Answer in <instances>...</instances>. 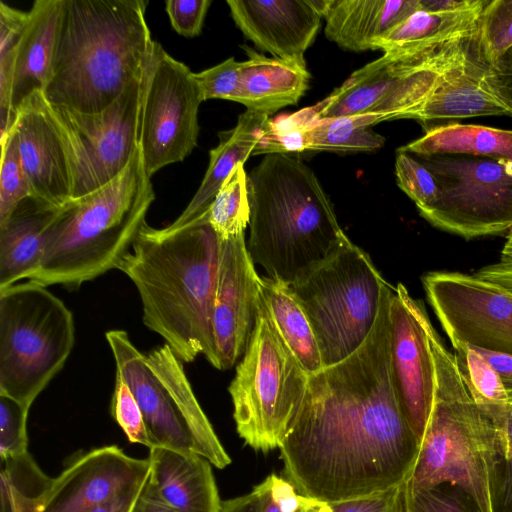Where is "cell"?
Wrapping results in <instances>:
<instances>
[{"label": "cell", "mask_w": 512, "mask_h": 512, "mask_svg": "<svg viewBox=\"0 0 512 512\" xmlns=\"http://www.w3.org/2000/svg\"><path fill=\"white\" fill-rule=\"evenodd\" d=\"M389 284L365 342L309 375L300 410L280 450L283 474L301 495L324 503L385 491L410 477L420 442L397 400L389 364Z\"/></svg>", "instance_id": "cell-1"}, {"label": "cell", "mask_w": 512, "mask_h": 512, "mask_svg": "<svg viewBox=\"0 0 512 512\" xmlns=\"http://www.w3.org/2000/svg\"><path fill=\"white\" fill-rule=\"evenodd\" d=\"M220 239L204 212L181 225L156 229L146 222L118 270L135 285L142 320L175 355L190 363L203 354L212 365V312Z\"/></svg>", "instance_id": "cell-2"}, {"label": "cell", "mask_w": 512, "mask_h": 512, "mask_svg": "<svg viewBox=\"0 0 512 512\" xmlns=\"http://www.w3.org/2000/svg\"><path fill=\"white\" fill-rule=\"evenodd\" d=\"M148 3L62 0L47 101L81 113L108 108L143 72L153 42Z\"/></svg>", "instance_id": "cell-3"}, {"label": "cell", "mask_w": 512, "mask_h": 512, "mask_svg": "<svg viewBox=\"0 0 512 512\" xmlns=\"http://www.w3.org/2000/svg\"><path fill=\"white\" fill-rule=\"evenodd\" d=\"M247 186V250L268 277L292 283L347 237L316 174L298 156L266 154Z\"/></svg>", "instance_id": "cell-4"}, {"label": "cell", "mask_w": 512, "mask_h": 512, "mask_svg": "<svg viewBox=\"0 0 512 512\" xmlns=\"http://www.w3.org/2000/svg\"><path fill=\"white\" fill-rule=\"evenodd\" d=\"M435 369L429 420L408 479L410 492L449 484L462 490L479 512H493V486L506 429L474 402L429 318L426 322Z\"/></svg>", "instance_id": "cell-5"}, {"label": "cell", "mask_w": 512, "mask_h": 512, "mask_svg": "<svg viewBox=\"0 0 512 512\" xmlns=\"http://www.w3.org/2000/svg\"><path fill=\"white\" fill-rule=\"evenodd\" d=\"M154 199L138 147L115 179L57 211L46 233L41 264L28 281L75 288L117 268Z\"/></svg>", "instance_id": "cell-6"}, {"label": "cell", "mask_w": 512, "mask_h": 512, "mask_svg": "<svg viewBox=\"0 0 512 512\" xmlns=\"http://www.w3.org/2000/svg\"><path fill=\"white\" fill-rule=\"evenodd\" d=\"M388 285L348 236L288 284L311 324L324 367L346 359L365 342Z\"/></svg>", "instance_id": "cell-7"}, {"label": "cell", "mask_w": 512, "mask_h": 512, "mask_svg": "<svg viewBox=\"0 0 512 512\" xmlns=\"http://www.w3.org/2000/svg\"><path fill=\"white\" fill-rule=\"evenodd\" d=\"M74 342L73 314L46 286L27 281L0 289V395L30 408Z\"/></svg>", "instance_id": "cell-8"}, {"label": "cell", "mask_w": 512, "mask_h": 512, "mask_svg": "<svg viewBox=\"0 0 512 512\" xmlns=\"http://www.w3.org/2000/svg\"><path fill=\"white\" fill-rule=\"evenodd\" d=\"M309 373L282 341L265 312L228 391L238 435L256 451L279 448L302 405Z\"/></svg>", "instance_id": "cell-9"}, {"label": "cell", "mask_w": 512, "mask_h": 512, "mask_svg": "<svg viewBox=\"0 0 512 512\" xmlns=\"http://www.w3.org/2000/svg\"><path fill=\"white\" fill-rule=\"evenodd\" d=\"M416 157L438 186L436 202L420 213L429 223L467 239L512 229V162L452 154Z\"/></svg>", "instance_id": "cell-10"}, {"label": "cell", "mask_w": 512, "mask_h": 512, "mask_svg": "<svg viewBox=\"0 0 512 512\" xmlns=\"http://www.w3.org/2000/svg\"><path fill=\"white\" fill-rule=\"evenodd\" d=\"M479 51L475 38L421 62L384 54L354 71L329 96L310 107L314 120L368 114L374 124L403 119L435 87L441 76Z\"/></svg>", "instance_id": "cell-11"}, {"label": "cell", "mask_w": 512, "mask_h": 512, "mask_svg": "<svg viewBox=\"0 0 512 512\" xmlns=\"http://www.w3.org/2000/svg\"><path fill=\"white\" fill-rule=\"evenodd\" d=\"M193 72L153 40L140 97L139 147L148 176L182 162L197 146L203 102Z\"/></svg>", "instance_id": "cell-12"}, {"label": "cell", "mask_w": 512, "mask_h": 512, "mask_svg": "<svg viewBox=\"0 0 512 512\" xmlns=\"http://www.w3.org/2000/svg\"><path fill=\"white\" fill-rule=\"evenodd\" d=\"M142 78L143 72L108 108L99 113H81L50 104L72 150V200L105 186L130 163L139 147Z\"/></svg>", "instance_id": "cell-13"}, {"label": "cell", "mask_w": 512, "mask_h": 512, "mask_svg": "<svg viewBox=\"0 0 512 512\" xmlns=\"http://www.w3.org/2000/svg\"><path fill=\"white\" fill-rule=\"evenodd\" d=\"M429 304L450 340L512 355V292L475 274L435 271L422 278Z\"/></svg>", "instance_id": "cell-14"}, {"label": "cell", "mask_w": 512, "mask_h": 512, "mask_svg": "<svg viewBox=\"0 0 512 512\" xmlns=\"http://www.w3.org/2000/svg\"><path fill=\"white\" fill-rule=\"evenodd\" d=\"M427 312L399 283L389 304V364L393 388L409 426L421 442L432 409L435 369Z\"/></svg>", "instance_id": "cell-15"}, {"label": "cell", "mask_w": 512, "mask_h": 512, "mask_svg": "<svg viewBox=\"0 0 512 512\" xmlns=\"http://www.w3.org/2000/svg\"><path fill=\"white\" fill-rule=\"evenodd\" d=\"M13 128L31 197L61 209L73 198L72 150L43 91L32 93L22 102Z\"/></svg>", "instance_id": "cell-16"}, {"label": "cell", "mask_w": 512, "mask_h": 512, "mask_svg": "<svg viewBox=\"0 0 512 512\" xmlns=\"http://www.w3.org/2000/svg\"><path fill=\"white\" fill-rule=\"evenodd\" d=\"M254 265L244 233L220 240L212 312V366L217 369L233 367L251 341L259 313L261 280Z\"/></svg>", "instance_id": "cell-17"}, {"label": "cell", "mask_w": 512, "mask_h": 512, "mask_svg": "<svg viewBox=\"0 0 512 512\" xmlns=\"http://www.w3.org/2000/svg\"><path fill=\"white\" fill-rule=\"evenodd\" d=\"M149 473L148 458L131 457L117 445L93 448L54 478L42 512H91Z\"/></svg>", "instance_id": "cell-18"}, {"label": "cell", "mask_w": 512, "mask_h": 512, "mask_svg": "<svg viewBox=\"0 0 512 512\" xmlns=\"http://www.w3.org/2000/svg\"><path fill=\"white\" fill-rule=\"evenodd\" d=\"M105 337L113 353L116 372L130 387L140 406L152 447L196 452L175 400L150 366L147 356L136 348L124 330H109Z\"/></svg>", "instance_id": "cell-19"}, {"label": "cell", "mask_w": 512, "mask_h": 512, "mask_svg": "<svg viewBox=\"0 0 512 512\" xmlns=\"http://www.w3.org/2000/svg\"><path fill=\"white\" fill-rule=\"evenodd\" d=\"M231 17L260 50L301 66L314 42L322 16L310 0H228Z\"/></svg>", "instance_id": "cell-20"}, {"label": "cell", "mask_w": 512, "mask_h": 512, "mask_svg": "<svg viewBox=\"0 0 512 512\" xmlns=\"http://www.w3.org/2000/svg\"><path fill=\"white\" fill-rule=\"evenodd\" d=\"M488 63L482 51L447 70L430 93L403 119L417 121L425 132L478 116H512L485 81Z\"/></svg>", "instance_id": "cell-21"}, {"label": "cell", "mask_w": 512, "mask_h": 512, "mask_svg": "<svg viewBox=\"0 0 512 512\" xmlns=\"http://www.w3.org/2000/svg\"><path fill=\"white\" fill-rule=\"evenodd\" d=\"M487 2L466 0L464 5L446 11L418 9L379 39L376 50L406 61L427 60L476 36Z\"/></svg>", "instance_id": "cell-22"}, {"label": "cell", "mask_w": 512, "mask_h": 512, "mask_svg": "<svg viewBox=\"0 0 512 512\" xmlns=\"http://www.w3.org/2000/svg\"><path fill=\"white\" fill-rule=\"evenodd\" d=\"M148 491L175 512H219L212 464L196 452L149 449Z\"/></svg>", "instance_id": "cell-23"}, {"label": "cell", "mask_w": 512, "mask_h": 512, "mask_svg": "<svg viewBox=\"0 0 512 512\" xmlns=\"http://www.w3.org/2000/svg\"><path fill=\"white\" fill-rule=\"evenodd\" d=\"M419 9V0H322L325 35L350 51L376 50V43Z\"/></svg>", "instance_id": "cell-24"}, {"label": "cell", "mask_w": 512, "mask_h": 512, "mask_svg": "<svg viewBox=\"0 0 512 512\" xmlns=\"http://www.w3.org/2000/svg\"><path fill=\"white\" fill-rule=\"evenodd\" d=\"M62 0H36L28 11L14 59L11 118L22 102L36 91H44L51 74Z\"/></svg>", "instance_id": "cell-25"}, {"label": "cell", "mask_w": 512, "mask_h": 512, "mask_svg": "<svg viewBox=\"0 0 512 512\" xmlns=\"http://www.w3.org/2000/svg\"><path fill=\"white\" fill-rule=\"evenodd\" d=\"M248 60L241 62V75L235 102L246 110L267 114L298 103L309 86L306 66L279 58H269L243 46Z\"/></svg>", "instance_id": "cell-26"}, {"label": "cell", "mask_w": 512, "mask_h": 512, "mask_svg": "<svg viewBox=\"0 0 512 512\" xmlns=\"http://www.w3.org/2000/svg\"><path fill=\"white\" fill-rule=\"evenodd\" d=\"M58 210L30 197L0 225V289L28 280L37 271Z\"/></svg>", "instance_id": "cell-27"}, {"label": "cell", "mask_w": 512, "mask_h": 512, "mask_svg": "<svg viewBox=\"0 0 512 512\" xmlns=\"http://www.w3.org/2000/svg\"><path fill=\"white\" fill-rule=\"evenodd\" d=\"M269 121L267 114L246 110L239 115L234 128L218 133L219 143L209 152L208 168L198 190L171 226L184 225L208 209L232 171L253 155Z\"/></svg>", "instance_id": "cell-28"}, {"label": "cell", "mask_w": 512, "mask_h": 512, "mask_svg": "<svg viewBox=\"0 0 512 512\" xmlns=\"http://www.w3.org/2000/svg\"><path fill=\"white\" fill-rule=\"evenodd\" d=\"M146 356L175 400L192 436L196 453L218 469L227 467L231 459L194 394L183 362L167 344L151 350Z\"/></svg>", "instance_id": "cell-29"}, {"label": "cell", "mask_w": 512, "mask_h": 512, "mask_svg": "<svg viewBox=\"0 0 512 512\" xmlns=\"http://www.w3.org/2000/svg\"><path fill=\"white\" fill-rule=\"evenodd\" d=\"M260 306L305 371L311 375L324 368L311 324L288 284L261 277Z\"/></svg>", "instance_id": "cell-30"}, {"label": "cell", "mask_w": 512, "mask_h": 512, "mask_svg": "<svg viewBox=\"0 0 512 512\" xmlns=\"http://www.w3.org/2000/svg\"><path fill=\"white\" fill-rule=\"evenodd\" d=\"M401 149L419 157L452 154L512 162V130L454 122L425 132Z\"/></svg>", "instance_id": "cell-31"}, {"label": "cell", "mask_w": 512, "mask_h": 512, "mask_svg": "<svg viewBox=\"0 0 512 512\" xmlns=\"http://www.w3.org/2000/svg\"><path fill=\"white\" fill-rule=\"evenodd\" d=\"M453 356L468 393L476 405L502 429H506L512 403L499 374L473 346L450 340Z\"/></svg>", "instance_id": "cell-32"}, {"label": "cell", "mask_w": 512, "mask_h": 512, "mask_svg": "<svg viewBox=\"0 0 512 512\" xmlns=\"http://www.w3.org/2000/svg\"><path fill=\"white\" fill-rule=\"evenodd\" d=\"M0 512H42L54 478L27 451L1 460Z\"/></svg>", "instance_id": "cell-33"}, {"label": "cell", "mask_w": 512, "mask_h": 512, "mask_svg": "<svg viewBox=\"0 0 512 512\" xmlns=\"http://www.w3.org/2000/svg\"><path fill=\"white\" fill-rule=\"evenodd\" d=\"M385 138L364 124L360 115L310 120L302 131L301 152H373Z\"/></svg>", "instance_id": "cell-34"}, {"label": "cell", "mask_w": 512, "mask_h": 512, "mask_svg": "<svg viewBox=\"0 0 512 512\" xmlns=\"http://www.w3.org/2000/svg\"><path fill=\"white\" fill-rule=\"evenodd\" d=\"M205 213L220 240L244 233L249 225L250 203L243 163L225 180Z\"/></svg>", "instance_id": "cell-35"}, {"label": "cell", "mask_w": 512, "mask_h": 512, "mask_svg": "<svg viewBox=\"0 0 512 512\" xmlns=\"http://www.w3.org/2000/svg\"><path fill=\"white\" fill-rule=\"evenodd\" d=\"M28 16V12L0 2V140L13 127L10 108L14 59Z\"/></svg>", "instance_id": "cell-36"}, {"label": "cell", "mask_w": 512, "mask_h": 512, "mask_svg": "<svg viewBox=\"0 0 512 512\" xmlns=\"http://www.w3.org/2000/svg\"><path fill=\"white\" fill-rule=\"evenodd\" d=\"M0 225L5 223L25 199L31 197L30 186L22 167L14 128L0 140Z\"/></svg>", "instance_id": "cell-37"}, {"label": "cell", "mask_w": 512, "mask_h": 512, "mask_svg": "<svg viewBox=\"0 0 512 512\" xmlns=\"http://www.w3.org/2000/svg\"><path fill=\"white\" fill-rule=\"evenodd\" d=\"M478 37L488 64L512 47V0L487 2L480 16Z\"/></svg>", "instance_id": "cell-38"}, {"label": "cell", "mask_w": 512, "mask_h": 512, "mask_svg": "<svg viewBox=\"0 0 512 512\" xmlns=\"http://www.w3.org/2000/svg\"><path fill=\"white\" fill-rule=\"evenodd\" d=\"M395 175L399 188L415 203L420 213L437 200L438 186L431 171L413 154L396 152Z\"/></svg>", "instance_id": "cell-39"}, {"label": "cell", "mask_w": 512, "mask_h": 512, "mask_svg": "<svg viewBox=\"0 0 512 512\" xmlns=\"http://www.w3.org/2000/svg\"><path fill=\"white\" fill-rule=\"evenodd\" d=\"M115 380L110 405L112 417L121 427L129 442L152 448L142 411L130 387L117 372Z\"/></svg>", "instance_id": "cell-40"}, {"label": "cell", "mask_w": 512, "mask_h": 512, "mask_svg": "<svg viewBox=\"0 0 512 512\" xmlns=\"http://www.w3.org/2000/svg\"><path fill=\"white\" fill-rule=\"evenodd\" d=\"M29 409L20 402L0 395V457L1 460L27 452V417Z\"/></svg>", "instance_id": "cell-41"}, {"label": "cell", "mask_w": 512, "mask_h": 512, "mask_svg": "<svg viewBox=\"0 0 512 512\" xmlns=\"http://www.w3.org/2000/svg\"><path fill=\"white\" fill-rule=\"evenodd\" d=\"M328 504V512H411L408 480L382 492Z\"/></svg>", "instance_id": "cell-42"}, {"label": "cell", "mask_w": 512, "mask_h": 512, "mask_svg": "<svg viewBox=\"0 0 512 512\" xmlns=\"http://www.w3.org/2000/svg\"><path fill=\"white\" fill-rule=\"evenodd\" d=\"M193 74L204 101L208 99L235 101L240 83L241 62L236 61L234 57Z\"/></svg>", "instance_id": "cell-43"}, {"label": "cell", "mask_w": 512, "mask_h": 512, "mask_svg": "<svg viewBox=\"0 0 512 512\" xmlns=\"http://www.w3.org/2000/svg\"><path fill=\"white\" fill-rule=\"evenodd\" d=\"M447 486L409 491L411 512H472V507L476 506L473 501L459 488Z\"/></svg>", "instance_id": "cell-44"}, {"label": "cell", "mask_w": 512, "mask_h": 512, "mask_svg": "<svg viewBox=\"0 0 512 512\" xmlns=\"http://www.w3.org/2000/svg\"><path fill=\"white\" fill-rule=\"evenodd\" d=\"M211 0H167L165 9L172 28L181 36L192 38L198 36Z\"/></svg>", "instance_id": "cell-45"}, {"label": "cell", "mask_w": 512, "mask_h": 512, "mask_svg": "<svg viewBox=\"0 0 512 512\" xmlns=\"http://www.w3.org/2000/svg\"><path fill=\"white\" fill-rule=\"evenodd\" d=\"M493 512H512V413L493 486Z\"/></svg>", "instance_id": "cell-46"}, {"label": "cell", "mask_w": 512, "mask_h": 512, "mask_svg": "<svg viewBox=\"0 0 512 512\" xmlns=\"http://www.w3.org/2000/svg\"><path fill=\"white\" fill-rule=\"evenodd\" d=\"M485 81L492 93L512 112V47L488 64Z\"/></svg>", "instance_id": "cell-47"}, {"label": "cell", "mask_w": 512, "mask_h": 512, "mask_svg": "<svg viewBox=\"0 0 512 512\" xmlns=\"http://www.w3.org/2000/svg\"><path fill=\"white\" fill-rule=\"evenodd\" d=\"M475 275L512 292V229L508 232L499 260L482 267Z\"/></svg>", "instance_id": "cell-48"}, {"label": "cell", "mask_w": 512, "mask_h": 512, "mask_svg": "<svg viewBox=\"0 0 512 512\" xmlns=\"http://www.w3.org/2000/svg\"><path fill=\"white\" fill-rule=\"evenodd\" d=\"M150 474V473H149ZM149 475L96 506L91 512H135L145 490Z\"/></svg>", "instance_id": "cell-49"}, {"label": "cell", "mask_w": 512, "mask_h": 512, "mask_svg": "<svg viewBox=\"0 0 512 512\" xmlns=\"http://www.w3.org/2000/svg\"><path fill=\"white\" fill-rule=\"evenodd\" d=\"M282 477L271 474L254 487L258 495L257 512H287L281 500Z\"/></svg>", "instance_id": "cell-50"}, {"label": "cell", "mask_w": 512, "mask_h": 512, "mask_svg": "<svg viewBox=\"0 0 512 512\" xmlns=\"http://www.w3.org/2000/svg\"><path fill=\"white\" fill-rule=\"evenodd\" d=\"M475 349L487 359L499 374L509 400L512 403V355L490 352L479 348Z\"/></svg>", "instance_id": "cell-51"}, {"label": "cell", "mask_w": 512, "mask_h": 512, "mask_svg": "<svg viewBox=\"0 0 512 512\" xmlns=\"http://www.w3.org/2000/svg\"><path fill=\"white\" fill-rule=\"evenodd\" d=\"M258 495L253 489L250 493L222 501L219 512H257Z\"/></svg>", "instance_id": "cell-52"}, {"label": "cell", "mask_w": 512, "mask_h": 512, "mask_svg": "<svg viewBox=\"0 0 512 512\" xmlns=\"http://www.w3.org/2000/svg\"><path fill=\"white\" fill-rule=\"evenodd\" d=\"M135 512H175L173 509L165 505L163 502L153 496L147 489L145 490L138 502Z\"/></svg>", "instance_id": "cell-53"}, {"label": "cell", "mask_w": 512, "mask_h": 512, "mask_svg": "<svg viewBox=\"0 0 512 512\" xmlns=\"http://www.w3.org/2000/svg\"><path fill=\"white\" fill-rule=\"evenodd\" d=\"M466 0H419V9L425 11H446L464 5Z\"/></svg>", "instance_id": "cell-54"}, {"label": "cell", "mask_w": 512, "mask_h": 512, "mask_svg": "<svg viewBox=\"0 0 512 512\" xmlns=\"http://www.w3.org/2000/svg\"><path fill=\"white\" fill-rule=\"evenodd\" d=\"M329 504L313 500L311 503L302 508L299 512H328Z\"/></svg>", "instance_id": "cell-55"}]
</instances>
